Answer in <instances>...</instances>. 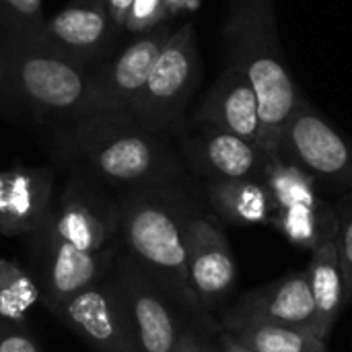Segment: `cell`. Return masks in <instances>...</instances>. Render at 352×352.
<instances>
[{"label":"cell","mask_w":352,"mask_h":352,"mask_svg":"<svg viewBox=\"0 0 352 352\" xmlns=\"http://www.w3.org/2000/svg\"><path fill=\"white\" fill-rule=\"evenodd\" d=\"M52 173L47 169L16 167L0 171V233L35 231L47 217Z\"/></svg>","instance_id":"cell-13"},{"label":"cell","mask_w":352,"mask_h":352,"mask_svg":"<svg viewBox=\"0 0 352 352\" xmlns=\"http://www.w3.org/2000/svg\"><path fill=\"white\" fill-rule=\"evenodd\" d=\"M278 159L295 165L309 177L352 188V140L303 99H299L283 132Z\"/></svg>","instance_id":"cell-6"},{"label":"cell","mask_w":352,"mask_h":352,"mask_svg":"<svg viewBox=\"0 0 352 352\" xmlns=\"http://www.w3.org/2000/svg\"><path fill=\"white\" fill-rule=\"evenodd\" d=\"M39 289L14 262L0 260V320L23 322L37 303Z\"/></svg>","instance_id":"cell-21"},{"label":"cell","mask_w":352,"mask_h":352,"mask_svg":"<svg viewBox=\"0 0 352 352\" xmlns=\"http://www.w3.org/2000/svg\"><path fill=\"white\" fill-rule=\"evenodd\" d=\"M229 62L256 91L266 151L278 157L283 132L299 103V93L280 58L270 0H241L227 25Z\"/></svg>","instance_id":"cell-1"},{"label":"cell","mask_w":352,"mask_h":352,"mask_svg":"<svg viewBox=\"0 0 352 352\" xmlns=\"http://www.w3.org/2000/svg\"><path fill=\"white\" fill-rule=\"evenodd\" d=\"M0 352H39L35 342L21 332H0Z\"/></svg>","instance_id":"cell-25"},{"label":"cell","mask_w":352,"mask_h":352,"mask_svg":"<svg viewBox=\"0 0 352 352\" xmlns=\"http://www.w3.org/2000/svg\"><path fill=\"white\" fill-rule=\"evenodd\" d=\"M171 33L169 25L161 23L136 33L134 41L111 60L95 64L87 113H130L132 101L144 87Z\"/></svg>","instance_id":"cell-7"},{"label":"cell","mask_w":352,"mask_h":352,"mask_svg":"<svg viewBox=\"0 0 352 352\" xmlns=\"http://www.w3.org/2000/svg\"><path fill=\"white\" fill-rule=\"evenodd\" d=\"M175 352H206L202 349V344L198 342V338L192 334V332H182V338H179V344H177V351Z\"/></svg>","instance_id":"cell-27"},{"label":"cell","mask_w":352,"mask_h":352,"mask_svg":"<svg viewBox=\"0 0 352 352\" xmlns=\"http://www.w3.org/2000/svg\"><path fill=\"white\" fill-rule=\"evenodd\" d=\"M190 148L198 163L219 175V179H256L264 177L276 159L262 144L204 126L192 138Z\"/></svg>","instance_id":"cell-12"},{"label":"cell","mask_w":352,"mask_h":352,"mask_svg":"<svg viewBox=\"0 0 352 352\" xmlns=\"http://www.w3.org/2000/svg\"><path fill=\"white\" fill-rule=\"evenodd\" d=\"M221 346H223V352H252L248 351L245 346H241L231 334H223L221 336Z\"/></svg>","instance_id":"cell-29"},{"label":"cell","mask_w":352,"mask_h":352,"mask_svg":"<svg viewBox=\"0 0 352 352\" xmlns=\"http://www.w3.org/2000/svg\"><path fill=\"white\" fill-rule=\"evenodd\" d=\"M231 336L252 352H326V340L311 328L227 322Z\"/></svg>","instance_id":"cell-19"},{"label":"cell","mask_w":352,"mask_h":352,"mask_svg":"<svg viewBox=\"0 0 352 352\" xmlns=\"http://www.w3.org/2000/svg\"><path fill=\"white\" fill-rule=\"evenodd\" d=\"M0 107H2V109L12 107V101H10V97H8V93H6V89H4V82H2V74H0Z\"/></svg>","instance_id":"cell-30"},{"label":"cell","mask_w":352,"mask_h":352,"mask_svg":"<svg viewBox=\"0 0 352 352\" xmlns=\"http://www.w3.org/2000/svg\"><path fill=\"white\" fill-rule=\"evenodd\" d=\"M198 74L200 60L194 23H186L169 35L144 87L132 101L130 113L148 132H165L182 116Z\"/></svg>","instance_id":"cell-5"},{"label":"cell","mask_w":352,"mask_h":352,"mask_svg":"<svg viewBox=\"0 0 352 352\" xmlns=\"http://www.w3.org/2000/svg\"><path fill=\"white\" fill-rule=\"evenodd\" d=\"M58 305L64 320L97 352H140L124 295L89 287Z\"/></svg>","instance_id":"cell-9"},{"label":"cell","mask_w":352,"mask_h":352,"mask_svg":"<svg viewBox=\"0 0 352 352\" xmlns=\"http://www.w3.org/2000/svg\"><path fill=\"white\" fill-rule=\"evenodd\" d=\"M309 278V289L316 305V334L328 340L336 318L344 305V272L338 254L336 239L324 235L314 245V256L309 268L305 270Z\"/></svg>","instance_id":"cell-16"},{"label":"cell","mask_w":352,"mask_h":352,"mask_svg":"<svg viewBox=\"0 0 352 352\" xmlns=\"http://www.w3.org/2000/svg\"><path fill=\"white\" fill-rule=\"evenodd\" d=\"M72 144L109 184H146L167 167L159 134L142 128L132 113L82 116L72 126Z\"/></svg>","instance_id":"cell-3"},{"label":"cell","mask_w":352,"mask_h":352,"mask_svg":"<svg viewBox=\"0 0 352 352\" xmlns=\"http://www.w3.org/2000/svg\"><path fill=\"white\" fill-rule=\"evenodd\" d=\"M132 2L134 0H107V10L113 19V23L124 29V23H126V16L132 8Z\"/></svg>","instance_id":"cell-26"},{"label":"cell","mask_w":352,"mask_h":352,"mask_svg":"<svg viewBox=\"0 0 352 352\" xmlns=\"http://www.w3.org/2000/svg\"><path fill=\"white\" fill-rule=\"evenodd\" d=\"M340 262H342V272H344V299H352V214L346 217L338 229L336 237Z\"/></svg>","instance_id":"cell-24"},{"label":"cell","mask_w":352,"mask_h":352,"mask_svg":"<svg viewBox=\"0 0 352 352\" xmlns=\"http://www.w3.org/2000/svg\"><path fill=\"white\" fill-rule=\"evenodd\" d=\"M196 122L254 140L266 148L256 91L248 76L233 64H227L219 80L208 91L196 111Z\"/></svg>","instance_id":"cell-10"},{"label":"cell","mask_w":352,"mask_h":352,"mask_svg":"<svg viewBox=\"0 0 352 352\" xmlns=\"http://www.w3.org/2000/svg\"><path fill=\"white\" fill-rule=\"evenodd\" d=\"M124 297L130 309L132 326L140 352H175L182 332L157 293L138 272H126Z\"/></svg>","instance_id":"cell-15"},{"label":"cell","mask_w":352,"mask_h":352,"mask_svg":"<svg viewBox=\"0 0 352 352\" xmlns=\"http://www.w3.org/2000/svg\"><path fill=\"white\" fill-rule=\"evenodd\" d=\"M169 16L167 2L165 0H134L132 8L126 16L124 29L130 33H142L146 29H153Z\"/></svg>","instance_id":"cell-23"},{"label":"cell","mask_w":352,"mask_h":352,"mask_svg":"<svg viewBox=\"0 0 352 352\" xmlns=\"http://www.w3.org/2000/svg\"><path fill=\"white\" fill-rule=\"evenodd\" d=\"M229 322H260L314 330L316 305L307 272H295L264 293L250 297L243 309L231 316Z\"/></svg>","instance_id":"cell-14"},{"label":"cell","mask_w":352,"mask_h":352,"mask_svg":"<svg viewBox=\"0 0 352 352\" xmlns=\"http://www.w3.org/2000/svg\"><path fill=\"white\" fill-rule=\"evenodd\" d=\"M118 29L107 0H70L54 16H45L33 39L66 58L95 66L109 54Z\"/></svg>","instance_id":"cell-8"},{"label":"cell","mask_w":352,"mask_h":352,"mask_svg":"<svg viewBox=\"0 0 352 352\" xmlns=\"http://www.w3.org/2000/svg\"><path fill=\"white\" fill-rule=\"evenodd\" d=\"M208 198L221 217L241 225L266 223L276 208L268 186L256 179H217L208 188Z\"/></svg>","instance_id":"cell-18"},{"label":"cell","mask_w":352,"mask_h":352,"mask_svg":"<svg viewBox=\"0 0 352 352\" xmlns=\"http://www.w3.org/2000/svg\"><path fill=\"white\" fill-rule=\"evenodd\" d=\"M50 262V291L56 303L70 299L72 295L93 287L99 274V252H85L70 243L54 239Z\"/></svg>","instance_id":"cell-20"},{"label":"cell","mask_w":352,"mask_h":352,"mask_svg":"<svg viewBox=\"0 0 352 352\" xmlns=\"http://www.w3.org/2000/svg\"><path fill=\"white\" fill-rule=\"evenodd\" d=\"M0 74L12 105L37 116L70 120L74 126L89 109L93 66L66 58L35 39L2 35Z\"/></svg>","instance_id":"cell-2"},{"label":"cell","mask_w":352,"mask_h":352,"mask_svg":"<svg viewBox=\"0 0 352 352\" xmlns=\"http://www.w3.org/2000/svg\"><path fill=\"white\" fill-rule=\"evenodd\" d=\"M186 254L190 285L200 303H214L235 283L237 268L223 231L208 219L186 225Z\"/></svg>","instance_id":"cell-11"},{"label":"cell","mask_w":352,"mask_h":352,"mask_svg":"<svg viewBox=\"0 0 352 352\" xmlns=\"http://www.w3.org/2000/svg\"><path fill=\"white\" fill-rule=\"evenodd\" d=\"M45 21L41 0H0L2 35L33 39Z\"/></svg>","instance_id":"cell-22"},{"label":"cell","mask_w":352,"mask_h":352,"mask_svg":"<svg viewBox=\"0 0 352 352\" xmlns=\"http://www.w3.org/2000/svg\"><path fill=\"white\" fill-rule=\"evenodd\" d=\"M122 229L134 254L151 266L167 283L175 287L177 295L190 303L198 297L188 276L186 227L173 210L155 196H132L122 206Z\"/></svg>","instance_id":"cell-4"},{"label":"cell","mask_w":352,"mask_h":352,"mask_svg":"<svg viewBox=\"0 0 352 352\" xmlns=\"http://www.w3.org/2000/svg\"><path fill=\"white\" fill-rule=\"evenodd\" d=\"M111 221L113 217L85 192H70L54 219V239L85 252H101L109 239Z\"/></svg>","instance_id":"cell-17"},{"label":"cell","mask_w":352,"mask_h":352,"mask_svg":"<svg viewBox=\"0 0 352 352\" xmlns=\"http://www.w3.org/2000/svg\"><path fill=\"white\" fill-rule=\"evenodd\" d=\"M167 2V10H169V16L173 14H179L184 10H194L200 0H165Z\"/></svg>","instance_id":"cell-28"}]
</instances>
